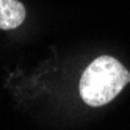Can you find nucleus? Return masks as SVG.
I'll return each instance as SVG.
<instances>
[{"label": "nucleus", "instance_id": "f257e3e1", "mask_svg": "<svg viewBox=\"0 0 130 130\" xmlns=\"http://www.w3.org/2000/svg\"><path fill=\"white\" fill-rule=\"evenodd\" d=\"M130 83V72L116 58L102 55L85 69L80 78V96L89 107H102L113 100Z\"/></svg>", "mask_w": 130, "mask_h": 130}, {"label": "nucleus", "instance_id": "f03ea898", "mask_svg": "<svg viewBox=\"0 0 130 130\" xmlns=\"http://www.w3.org/2000/svg\"><path fill=\"white\" fill-rule=\"evenodd\" d=\"M25 19V6L19 0H0V28L13 30Z\"/></svg>", "mask_w": 130, "mask_h": 130}]
</instances>
